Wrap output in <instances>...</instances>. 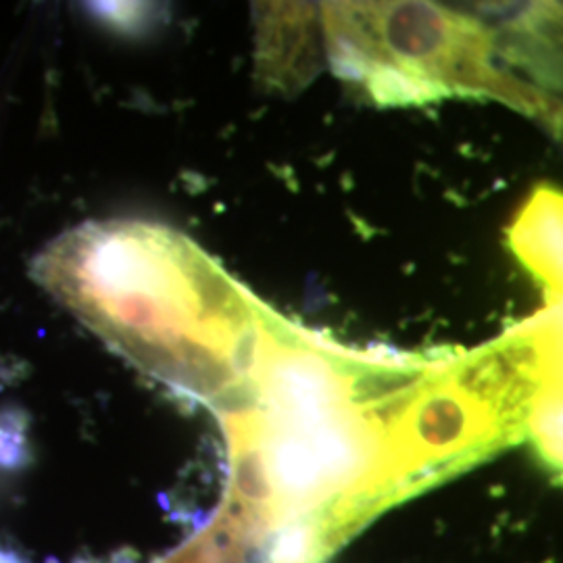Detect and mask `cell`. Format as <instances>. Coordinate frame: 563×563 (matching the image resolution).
I'll return each instance as SVG.
<instances>
[{
    "label": "cell",
    "instance_id": "obj_1",
    "mask_svg": "<svg viewBox=\"0 0 563 563\" xmlns=\"http://www.w3.org/2000/svg\"><path fill=\"white\" fill-rule=\"evenodd\" d=\"M32 278L141 369L213 409L239 383L263 302L197 242L159 223H81Z\"/></svg>",
    "mask_w": 563,
    "mask_h": 563
},
{
    "label": "cell",
    "instance_id": "obj_2",
    "mask_svg": "<svg viewBox=\"0 0 563 563\" xmlns=\"http://www.w3.org/2000/svg\"><path fill=\"white\" fill-rule=\"evenodd\" d=\"M322 9L336 71L363 84L380 104L484 95L555 123L558 107L543 90L495 65L499 42L483 21L426 2H349Z\"/></svg>",
    "mask_w": 563,
    "mask_h": 563
},
{
    "label": "cell",
    "instance_id": "obj_3",
    "mask_svg": "<svg viewBox=\"0 0 563 563\" xmlns=\"http://www.w3.org/2000/svg\"><path fill=\"white\" fill-rule=\"evenodd\" d=\"M520 262L541 278L549 295L562 297V195L541 188L523 207L509 232Z\"/></svg>",
    "mask_w": 563,
    "mask_h": 563
},
{
    "label": "cell",
    "instance_id": "obj_4",
    "mask_svg": "<svg viewBox=\"0 0 563 563\" xmlns=\"http://www.w3.org/2000/svg\"><path fill=\"white\" fill-rule=\"evenodd\" d=\"M260 32V60L267 67V78L288 86L290 80L305 81L311 65L313 9L302 4H272Z\"/></svg>",
    "mask_w": 563,
    "mask_h": 563
},
{
    "label": "cell",
    "instance_id": "obj_5",
    "mask_svg": "<svg viewBox=\"0 0 563 563\" xmlns=\"http://www.w3.org/2000/svg\"><path fill=\"white\" fill-rule=\"evenodd\" d=\"M0 563H20L15 558H11V555H7V553H2L0 551Z\"/></svg>",
    "mask_w": 563,
    "mask_h": 563
}]
</instances>
